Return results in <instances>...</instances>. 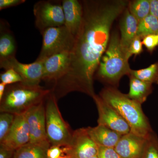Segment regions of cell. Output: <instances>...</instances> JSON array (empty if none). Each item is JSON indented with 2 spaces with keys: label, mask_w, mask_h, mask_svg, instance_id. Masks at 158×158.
<instances>
[{
  "label": "cell",
  "mask_w": 158,
  "mask_h": 158,
  "mask_svg": "<svg viewBox=\"0 0 158 158\" xmlns=\"http://www.w3.org/2000/svg\"><path fill=\"white\" fill-rule=\"evenodd\" d=\"M81 2L83 19L70 52L68 72L52 90L56 98L74 91L92 98L96 94L94 78L109 45L112 25L129 3L125 0H85Z\"/></svg>",
  "instance_id": "6da1fadb"
},
{
  "label": "cell",
  "mask_w": 158,
  "mask_h": 158,
  "mask_svg": "<svg viewBox=\"0 0 158 158\" xmlns=\"http://www.w3.org/2000/svg\"><path fill=\"white\" fill-rule=\"evenodd\" d=\"M99 95L124 118L132 133L146 138L153 131L141 105L129 98L127 94L122 93L117 88L106 86Z\"/></svg>",
  "instance_id": "7a4b0ae2"
},
{
  "label": "cell",
  "mask_w": 158,
  "mask_h": 158,
  "mask_svg": "<svg viewBox=\"0 0 158 158\" xmlns=\"http://www.w3.org/2000/svg\"><path fill=\"white\" fill-rule=\"evenodd\" d=\"M127 55L123 52L120 44V36L113 32L110 42L102 57L95 77L108 87L117 88L122 78L128 76L131 69Z\"/></svg>",
  "instance_id": "3957f363"
},
{
  "label": "cell",
  "mask_w": 158,
  "mask_h": 158,
  "mask_svg": "<svg viewBox=\"0 0 158 158\" xmlns=\"http://www.w3.org/2000/svg\"><path fill=\"white\" fill-rule=\"evenodd\" d=\"M51 91L40 85L30 86L22 83L8 85L0 101V111L15 115L22 114L44 101Z\"/></svg>",
  "instance_id": "277c9868"
},
{
  "label": "cell",
  "mask_w": 158,
  "mask_h": 158,
  "mask_svg": "<svg viewBox=\"0 0 158 158\" xmlns=\"http://www.w3.org/2000/svg\"><path fill=\"white\" fill-rule=\"evenodd\" d=\"M46 128L51 146L66 147L70 144L73 133L59 111L57 98L51 91L45 106Z\"/></svg>",
  "instance_id": "5b68a950"
},
{
  "label": "cell",
  "mask_w": 158,
  "mask_h": 158,
  "mask_svg": "<svg viewBox=\"0 0 158 158\" xmlns=\"http://www.w3.org/2000/svg\"><path fill=\"white\" fill-rule=\"evenodd\" d=\"M41 34L42 45L37 61H43L55 54L71 52L73 48L75 37L64 25L49 28Z\"/></svg>",
  "instance_id": "8992f818"
},
{
  "label": "cell",
  "mask_w": 158,
  "mask_h": 158,
  "mask_svg": "<svg viewBox=\"0 0 158 158\" xmlns=\"http://www.w3.org/2000/svg\"><path fill=\"white\" fill-rule=\"evenodd\" d=\"M33 11L35 17V25L41 34L49 28L65 24L62 1H39L34 5Z\"/></svg>",
  "instance_id": "52a82bcc"
},
{
  "label": "cell",
  "mask_w": 158,
  "mask_h": 158,
  "mask_svg": "<svg viewBox=\"0 0 158 158\" xmlns=\"http://www.w3.org/2000/svg\"><path fill=\"white\" fill-rule=\"evenodd\" d=\"M63 149L67 158H90L97 156L98 152V146L89 135L87 128L74 131L70 144Z\"/></svg>",
  "instance_id": "ba28073f"
},
{
  "label": "cell",
  "mask_w": 158,
  "mask_h": 158,
  "mask_svg": "<svg viewBox=\"0 0 158 158\" xmlns=\"http://www.w3.org/2000/svg\"><path fill=\"white\" fill-rule=\"evenodd\" d=\"M98 113V124L104 126L122 135L131 132L129 125L121 115L99 95L92 98Z\"/></svg>",
  "instance_id": "9c48e42d"
},
{
  "label": "cell",
  "mask_w": 158,
  "mask_h": 158,
  "mask_svg": "<svg viewBox=\"0 0 158 158\" xmlns=\"http://www.w3.org/2000/svg\"><path fill=\"white\" fill-rule=\"evenodd\" d=\"M0 67L6 69H14L22 78V83L30 86H38L42 80L43 61L30 64L21 63L15 57L0 61Z\"/></svg>",
  "instance_id": "30bf717a"
},
{
  "label": "cell",
  "mask_w": 158,
  "mask_h": 158,
  "mask_svg": "<svg viewBox=\"0 0 158 158\" xmlns=\"http://www.w3.org/2000/svg\"><path fill=\"white\" fill-rule=\"evenodd\" d=\"M44 101L33 106L27 111L31 143L48 141L46 128L45 106Z\"/></svg>",
  "instance_id": "8fae6325"
},
{
  "label": "cell",
  "mask_w": 158,
  "mask_h": 158,
  "mask_svg": "<svg viewBox=\"0 0 158 158\" xmlns=\"http://www.w3.org/2000/svg\"><path fill=\"white\" fill-rule=\"evenodd\" d=\"M70 62V52L55 54L43 60L42 80L54 84L66 74Z\"/></svg>",
  "instance_id": "7c38bea8"
},
{
  "label": "cell",
  "mask_w": 158,
  "mask_h": 158,
  "mask_svg": "<svg viewBox=\"0 0 158 158\" xmlns=\"http://www.w3.org/2000/svg\"><path fill=\"white\" fill-rule=\"evenodd\" d=\"M30 135L27 112L15 116L8 135L0 144L16 150L30 142Z\"/></svg>",
  "instance_id": "4fadbf2b"
},
{
  "label": "cell",
  "mask_w": 158,
  "mask_h": 158,
  "mask_svg": "<svg viewBox=\"0 0 158 158\" xmlns=\"http://www.w3.org/2000/svg\"><path fill=\"white\" fill-rule=\"evenodd\" d=\"M145 140L130 132L122 136L114 148L121 158H141Z\"/></svg>",
  "instance_id": "5bb4252c"
},
{
  "label": "cell",
  "mask_w": 158,
  "mask_h": 158,
  "mask_svg": "<svg viewBox=\"0 0 158 158\" xmlns=\"http://www.w3.org/2000/svg\"><path fill=\"white\" fill-rule=\"evenodd\" d=\"M62 8L65 18L64 26L75 37L83 19V9L81 1L63 0Z\"/></svg>",
  "instance_id": "9a60e30c"
},
{
  "label": "cell",
  "mask_w": 158,
  "mask_h": 158,
  "mask_svg": "<svg viewBox=\"0 0 158 158\" xmlns=\"http://www.w3.org/2000/svg\"><path fill=\"white\" fill-rule=\"evenodd\" d=\"M138 22L126 8L119 23L120 44L123 52L127 55L131 43L137 36Z\"/></svg>",
  "instance_id": "2e32d148"
},
{
  "label": "cell",
  "mask_w": 158,
  "mask_h": 158,
  "mask_svg": "<svg viewBox=\"0 0 158 158\" xmlns=\"http://www.w3.org/2000/svg\"><path fill=\"white\" fill-rule=\"evenodd\" d=\"M89 135L98 146L114 148L122 135L104 126L87 127Z\"/></svg>",
  "instance_id": "e0dca14e"
},
{
  "label": "cell",
  "mask_w": 158,
  "mask_h": 158,
  "mask_svg": "<svg viewBox=\"0 0 158 158\" xmlns=\"http://www.w3.org/2000/svg\"><path fill=\"white\" fill-rule=\"evenodd\" d=\"M16 41L7 23L3 21L0 26V61L15 57Z\"/></svg>",
  "instance_id": "ac0fdd59"
},
{
  "label": "cell",
  "mask_w": 158,
  "mask_h": 158,
  "mask_svg": "<svg viewBox=\"0 0 158 158\" xmlns=\"http://www.w3.org/2000/svg\"><path fill=\"white\" fill-rule=\"evenodd\" d=\"M129 78L130 89L127 96L141 105L147 100L148 96L152 93V84L143 81L131 76Z\"/></svg>",
  "instance_id": "d6986e66"
},
{
  "label": "cell",
  "mask_w": 158,
  "mask_h": 158,
  "mask_svg": "<svg viewBox=\"0 0 158 158\" xmlns=\"http://www.w3.org/2000/svg\"><path fill=\"white\" fill-rule=\"evenodd\" d=\"M50 146L48 141L29 142L16 150L13 158H48L47 151Z\"/></svg>",
  "instance_id": "ffe728a7"
},
{
  "label": "cell",
  "mask_w": 158,
  "mask_h": 158,
  "mask_svg": "<svg viewBox=\"0 0 158 158\" xmlns=\"http://www.w3.org/2000/svg\"><path fill=\"white\" fill-rule=\"evenodd\" d=\"M129 76H131L143 81L158 85V62L143 69L136 70L131 69Z\"/></svg>",
  "instance_id": "44dd1931"
},
{
  "label": "cell",
  "mask_w": 158,
  "mask_h": 158,
  "mask_svg": "<svg viewBox=\"0 0 158 158\" xmlns=\"http://www.w3.org/2000/svg\"><path fill=\"white\" fill-rule=\"evenodd\" d=\"M158 34V19L151 14L138 23L137 36L141 40L146 36Z\"/></svg>",
  "instance_id": "7402d4cb"
},
{
  "label": "cell",
  "mask_w": 158,
  "mask_h": 158,
  "mask_svg": "<svg viewBox=\"0 0 158 158\" xmlns=\"http://www.w3.org/2000/svg\"><path fill=\"white\" fill-rule=\"evenodd\" d=\"M129 10L138 23L150 14V0H135L129 2Z\"/></svg>",
  "instance_id": "603a6c76"
},
{
  "label": "cell",
  "mask_w": 158,
  "mask_h": 158,
  "mask_svg": "<svg viewBox=\"0 0 158 158\" xmlns=\"http://www.w3.org/2000/svg\"><path fill=\"white\" fill-rule=\"evenodd\" d=\"M141 158H158V137L154 131L146 138Z\"/></svg>",
  "instance_id": "cb8c5ba5"
},
{
  "label": "cell",
  "mask_w": 158,
  "mask_h": 158,
  "mask_svg": "<svg viewBox=\"0 0 158 158\" xmlns=\"http://www.w3.org/2000/svg\"><path fill=\"white\" fill-rule=\"evenodd\" d=\"M15 115L9 113L0 114V143L4 140L11 129Z\"/></svg>",
  "instance_id": "d4e9b609"
},
{
  "label": "cell",
  "mask_w": 158,
  "mask_h": 158,
  "mask_svg": "<svg viewBox=\"0 0 158 158\" xmlns=\"http://www.w3.org/2000/svg\"><path fill=\"white\" fill-rule=\"evenodd\" d=\"M1 82L7 86L17 83H22L23 80L20 76L13 69H6L0 75Z\"/></svg>",
  "instance_id": "484cf974"
},
{
  "label": "cell",
  "mask_w": 158,
  "mask_h": 158,
  "mask_svg": "<svg viewBox=\"0 0 158 158\" xmlns=\"http://www.w3.org/2000/svg\"><path fill=\"white\" fill-rule=\"evenodd\" d=\"M142 44L141 38L136 36L131 43L128 52V57L129 59L132 55H140L143 52Z\"/></svg>",
  "instance_id": "4316f807"
},
{
  "label": "cell",
  "mask_w": 158,
  "mask_h": 158,
  "mask_svg": "<svg viewBox=\"0 0 158 158\" xmlns=\"http://www.w3.org/2000/svg\"><path fill=\"white\" fill-rule=\"evenodd\" d=\"M98 158H121L115 148L98 146Z\"/></svg>",
  "instance_id": "83f0119b"
},
{
  "label": "cell",
  "mask_w": 158,
  "mask_h": 158,
  "mask_svg": "<svg viewBox=\"0 0 158 158\" xmlns=\"http://www.w3.org/2000/svg\"><path fill=\"white\" fill-rule=\"evenodd\" d=\"M142 44L145 46L148 50L152 52L158 46V34H153L146 36L143 38Z\"/></svg>",
  "instance_id": "f1b7e54d"
},
{
  "label": "cell",
  "mask_w": 158,
  "mask_h": 158,
  "mask_svg": "<svg viewBox=\"0 0 158 158\" xmlns=\"http://www.w3.org/2000/svg\"><path fill=\"white\" fill-rule=\"evenodd\" d=\"M64 156L63 147L59 146H51L47 151L48 158H58Z\"/></svg>",
  "instance_id": "f546056e"
},
{
  "label": "cell",
  "mask_w": 158,
  "mask_h": 158,
  "mask_svg": "<svg viewBox=\"0 0 158 158\" xmlns=\"http://www.w3.org/2000/svg\"><path fill=\"white\" fill-rule=\"evenodd\" d=\"M25 2V0H0V10L19 6Z\"/></svg>",
  "instance_id": "4dcf8cb0"
},
{
  "label": "cell",
  "mask_w": 158,
  "mask_h": 158,
  "mask_svg": "<svg viewBox=\"0 0 158 158\" xmlns=\"http://www.w3.org/2000/svg\"><path fill=\"white\" fill-rule=\"evenodd\" d=\"M15 150L0 144V158H13Z\"/></svg>",
  "instance_id": "1f68e13d"
},
{
  "label": "cell",
  "mask_w": 158,
  "mask_h": 158,
  "mask_svg": "<svg viewBox=\"0 0 158 158\" xmlns=\"http://www.w3.org/2000/svg\"><path fill=\"white\" fill-rule=\"evenodd\" d=\"M150 14L158 19V0H150Z\"/></svg>",
  "instance_id": "d6a6232c"
},
{
  "label": "cell",
  "mask_w": 158,
  "mask_h": 158,
  "mask_svg": "<svg viewBox=\"0 0 158 158\" xmlns=\"http://www.w3.org/2000/svg\"><path fill=\"white\" fill-rule=\"evenodd\" d=\"M7 85L1 82L0 83V101L3 98V96L5 94Z\"/></svg>",
  "instance_id": "836d02e7"
},
{
  "label": "cell",
  "mask_w": 158,
  "mask_h": 158,
  "mask_svg": "<svg viewBox=\"0 0 158 158\" xmlns=\"http://www.w3.org/2000/svg\"><path fill=\"white\" fill-rule=\"evenodd\" d=\"M67 158V157L66 156H61L59 157V158Z\"/></svg>",
  "instance_id": "e575fe53"
},
{
  "label": "cell",
  "mask_w": 158,
  "mask_h": 158,
  "mask_svg": "<svg viewBox=\"0 0 158 158\" xmlns=\"http://www.w3.org/2000/svg\"><path fill=\"white\" fill-rule=\"evenodd\" d=\"M90 158H98L97 156H95L93 157H91Z\"/></svg>",
  "instance_id": "d590c367"
}]
</instances>
